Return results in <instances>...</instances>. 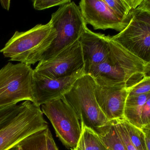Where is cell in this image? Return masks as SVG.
<instances>
[{
	"instance_id": "obj_1",
	"label": "cell",
	"mask_w": 150,
	"mask_h": 150,
	"mask_svg": "<svg viewBox=\"0 0 150 150\" xmlns=\"http://www.w3.org/2000/svg\"><path fill=\"white\" fill-rule=\"evenodd\" d=\"M110 53L108 58L90 71L100 85L122 86L130 89L144 77L146 63L107 36Z\"/></svg>"
},
{
	"instance_id": "obj_2",
	"label": "cell",
	"mask_w": 150,
	"mask_h": 150,
	"mask_svg": "<svg viewBox=\"0 0 150 150\" xmlns=\"http://www.w3.org/2000/svg\"><path fill=\"white\" fill-rule=\"evenodd\" d=\"M56 36V31L50 21L37 25L26 31H16L0 52L10 61L34 65L40 61Z\"/></svg>"
},
{
	"instance_id": "obj_3",
	"label": "cell",
	"mask_w": 150,
	"mask_h": 150,
	"mask_svg": "<svg viewBox=\"0 0 150 150\" xmlns=\"http://www.w3.org/2000/svg\"><path fill=\"white\" fill-rule=\"evenodd\" d=\"M96 85L93 77L84 74L77 79L64 97L77 114L81 124L98 134L109 121L96 100Z\"/></svg>"
},
{
	"instance_id": "obj_4",
	"label": "cell",
	"mask_w": 150,
	"mask_h": 150,
	"mask_svg": "<svg viewBox=\"0 0 150 150\" xmlns=\"http://www.w3.org/2000/svg\"><path fill=\"white\" fill-rule=\"evenodd\" d=\"M50 22L56 31V38L40 61L50 60L79 40L87 27L79 6L74 1L60 6L52 14Z\"/></svg>"
},
{
	"instance_id": "obj_5",
	"label": "cell",
	"mask_w": 150,
	"mask_h": 150,
	"mask_svg": "<svg viewBox=\"0 0 150 150\" xmlns=\"http://www.w3.org/2000/svg\"><path fill=\"white\" fill-rule=\"evenodd\" d=\"M31 65L8 63L0 69V109L21 101L34 103Z\"/></svg>"
},
{
	"instance_id": "obj_6",
	"label": "cell",
	"mask_w": 150,
	"mask_h": 150,
	"mask_svg": "<svg viewBox=\"0 0 150 150\" xmlns=\"http://www.w3.org/2000/svg\"><path fill=\"white\" fill-rule=\"evenodd\" d=\"M19 113L0 129V150H9L33 134L48 128L40 106L23 102Z\"/></svg>"
},
{
	"instance_id": "obj_7",
	"label": "cell",
	"mask_w": 150,
	"mask_h": 150,
	"mask_svg": "<svg viewBox=\"0 0 150 150\" xmlns=\"http://www.w3.org/2000/svg\"><path fill=\"white\" fill-rule=\"evenodd\" d=\"M41 110L50 120L57 137L68 149L76 147L82 134L77 114L64 97L42 105Z\"/></svg>"
},
{
	"instance_id": "obj_8",
	"label": "cell",
	"mask_w": 150,
	"mask_h": 150,
	"mask_svg": "<svg viewBox=\"0 0 150 150\" xmlns=\"http://www.w3.org/2000/svg\"><path fill=\"white\" fill-rule=\"evenodd\" d=\"M111 38L144 62L150 61L149 15L135 10L125 29Z\"/></svg>"
},
{
	"instance_id": "obj_9",
	"label": "cell",
	"mask_w": 150,
	"mask_h": 150,
	"mask_svg": "<svg viewBox=\"0 0 150 150\" xmlns=\"http://www.w3.org/2000/svg\"><path fill=\"white\" fill-rule=\"evenodd\" d=\"M84 69L79 40L50 60L40 61L33 72L47 78L58 79L70 76Z\"/></svg>"
},
{
	"instance_id": "obj_10",
	"label": "cell",
	"mask_w": 150,
	"mask_h": 150,
	"mask_svg": "<svg viewBox=\"0 0 150 150\" xmlns=\"http://www.w3.org/2000/svg\"><path fill=\"white\" fill-rule=\"evenodd\" d=\"M84 74L83 69L68 77L50 79L33 72V91L34 103L40 106L63 97L71 90L77 79Z\"/></svg>"
},
{
	"instance_id": "obj_11",
	"label": "cell",
	"mask_w": 150,
	"mask_h": 150,
	"mask_svg": "<svg viewBox=\"0 0 150 150\" xmlns=\"http://www.w3.org/2000/svg\"><path fill=\"white\" fill-rule=\"evenodd\" d=\"M79 8L86 24L94 30L112 29L120 32L128 24L117 17L104 0H82Z\"/></svg>"
},
{
	"instance_id": "obj_12",
	"label": "cell",
	"mask_w": 150,
	"mask_h": 150,
	"mask_svg": "<svg viewBox=\"0 0 150 150\" xmlns=\"http://www.w3.org/2000/svg\"><path fill=\"white\" fill-rule=\"evenodd\" d=\"M129 90L124 86L100 85L96 83L95 97L108 121L124 119L125 105Z\"/></svg>"
},
{
	"instance_id": "obj_13",
	"label": "cell",
	"mask_w": 150,
	"mask_h": 150,
	"mask_svg": "<svg viewBox=\"0 0 150 150\" xmlns=\"http://www.w3.org/2000/svg\"><path fill=\"white\" fill-rule=\"evenodd\" d=\"M84 62L85 74L89 75L93 68L105 61L110 53L107 37L96 33L87 27L79 39Z\"/></svg>"
},
{
	"instance_id": "obj_14",
	"label": "cell",
	"mask_w": 150,
	"mask_h": 150,
	"mask_svg": "<svg viewBox=\"0 0 150 150\" xmlns=\"http://www.w3.org/2000/svg\"><path fill=\"white\" fill-rule=\"evenodd\" d=\"M150 97V93L128 96L124 110V119L142 129V111L144 104Z\"/></svg>"
},
{
	"instance_id": "obj_15",
	"label": "cell",
	"mask_w": 150,
	"mask_h": 150,
	"mask_svg": "<svg viewBox=\"0 0 150 150\" xmlns=\"http://www.w3.org/2000/svg\"><path fill=\"white\" fill-rule=\"evenodd\" d=\"M110 9L120 20L129 23L131 13L142 0H104Z\"/></svg>"
},
{
	"instance_id": "obj_16",
	"label": "cell",
	"mask_w": 150,
	"mask_h": 150,
	"mask_svg": "<svg viewBox=\"0 0 150 150\" xmlns=\"http://www.w3.org/2000/svg\"><path fill=\"white\" fill-rule=\"evenodd\" d=\"M98 134L108 150H127L120 137L114 121L109 122Z\"/></svg>"
},
{
	"instance_id": "obj_17",
	"label": "cell",
	"mask_w": 150,
	"mask_h": 150,
	"mask_svg": "<svg viewBox=\"0 0 150 150\" xmlns=\"http://www.w3.org/2000/svg\"><path fill=\"white\" fill-rule=\"evenodd\" d=\"M47 129L28 136L17 146L22 150H47Z\"/></svg>"
},
{
	"instance_id": "obj_18",
	"label": "cell",
	"mask_w": 150,
	"mask_h": 150,
	"mask_svg": "<svg viewBox=\"0 0 150 150\" xmlns=\"http://www.w3.org/2000/svg\"><path fill=\"white\" fill-rule=\"evenodd\" d=\"M130 141L137 150H148L146 138L142 129L129 123L124 119H121Z\"/></svg>"
},
{
	"instance_id": "obj_19",
	"label": "cell",
	"mask_w": 150,
	"mask_h": 150,
	"mask_svg": "<svg viewBox=\"0 0 150 150\" xmlns=\"http://www.w3.org/2000/svg\"><path fill=\"white\" fill-rule=\"evenodd\" d=\"M81 126V137L86 150H108L97 133L83 124Z\"/></svg>"
},
{
	"instance_id": "obj_20",
	"label": "cell",
	"mask_w": 150,
	"mask_h": 150,
	"mask_svg": "<svg viewBox=\"0 0 150 150\" xmlns=\"http://www.w3.org/2000/svg\"><path fill=\"white\" fill-rule=\"evenodd\" d=\"M23 106L22 103L0 109V129L19 113Z\"/></svg>"
},
{
	"instance_id": "obj_21",
	"label": "cell",
	"mask_w": 150,
	"mask_h": 150,
	"mask_svg": "<svg viewBox=\"0 0 150 150\" xmlns=\"http://www.w3.org/2000/svg\"><path fill=\"white\" fill-rule=\"evenodd\" d=\"M150 93V77H144V78L129 90V96L141 95Z\"/></svg>"
},
{
	"instance_id": "obj_22",
	"label": "cell",
	"mask_w": 150,
	"mask_h": 150,
	"mask_svg": "<svg viewBox=\"0 0 150 150\" xmlns=\"http://www.w3.org/2000/svg\"><path fill=\"white\" fill-rule=\"evenodd\" d=\"M71 1L70 0H35L33 5L35 9L42 10L58 5L62 6Z\"/></svg>"
},
{
	"instance_id": "obj_23",
	"label": "cell",
	"mask_w": 150,
	"mask_h": 150,
	"mask_svg": "<svg viewBox=\"0 0 150 150\" xmlns=\"http://www.w3.org/2000/svg\"><path fill=\"white\" fill-rule=\"evenodd\" d=\"M114 121L116 129H117V131L120 135V137L121 138L127 150H137L130 141L121 119Z\"/></svg>"
},
{
	"instance_id": "obj_24",
	"label": "cell",
	"mask_w": 150,
	"mask_h": 150,
	"mask_svg": "<svg viewBox=\"0 0 150 150\" xmlns=\"http://www.w3.org/2000/svg\"><path fill=\"white\" fill-rule=\"evenodd\" d=\"M150 119V97L148 99L143 107L141 121L142 128L146 125Z\"/></svg>"
},
{
	"instance_id": "obj_25",
	"label": "cell",
	"mask_w": 150,
	"mask_h": 150,
	"mask_svg": "<svg viewBox=\"0 0 150 150\" xmlns=\"http://www.w3.org/2000/svg\"><path fill=\"white\" fill-rule=\"evenodd\" d=\"M47 150H59L48 128L47 129Z\"/></svg>"
},
{
	"instance_id": "obj_26",
	"label": "cell",
	"mask_w": 150,
	"mask_h": 150,
	"mask_svg": "<svg viewBox=\"0 0 150 150\" xmlns=\"http://www.w3.org/2000/svg\"><path fill=\"white\" fill-rule=\"evenodd\" d=\"M135 10L150 16V0H142L141 4Z\"/></svg>"
},
{
	"instance_id": "obj_27",
	"label": "cell",
	"mask_w": 150,
	"mask_h": 150,
	"mask_svg": "<svg viewBox=\"0 0 150 150\" xmlns=\"http://www.w3.org/2000/svg\"><path fill=\"white\" fill-rule=\"evenodd\" d=\"M145 135L148 150H150V119L142 129Z\"/></svg>"
},
{
	"instance_id": "obj_28",
	"label": "cell",
	"mask_w": 150,
	"mask_h": 150,
	"mask_svg": "<svg viewBox=\"0 0 150 150\" xmlns=\"http://www.w3.org/2000/svg\"><path fill=\"white\" fill-rule=\"evenodd\" d=\"M72 150H86L84 145L83 141V140L81 136L76 147Z\"/></svg>"
},
{
	"instance_id": "obj_29",
	"label": "cell",
	"mask_w": 150,
	"mask_h": 150,
	"mask_svg": "<svg viewBox=\"0 0 150 150\" xmlns=\"http://www.w3.org/2000/svg\"><path fill=\"white\" fill-rule=\"evenodd\" d=\"M0 3H1L2 7L4 9L8 11L9 10L10 7V1H1V0L0 1Z\"/></svg>"
},
{
	"instance_id": "obj_30",
	"label": "cell",
	"mask_w": 150,
	"mask_h": 150,
	"mask_svg": "<svg viewBox=\"0 0 150 150\" xmlns=\"http://www.w3.org/2000/svg\"><path fill=\"white\" fill-rule=\"evenodd\" d=\"M144 77H150V61L145 65L144 70Z\"/></svg>"
},
{
	"instance_id": "obj_31",
	"label": "cell",
	"mask_w": 150,
	"mask_h": 150,
	"mask_svg": "<svg viewBox=\"0 0 150 150\" xmlns=\"http://www.w3.org/2000/svg\"><path fill=\"white\" fill-rule=\"evenodd\" d=\"M9 150H22L21 149H20V148H19V147H18V146H15V147H13V148H11V149H9Z\"/></svg>"
},
{
	"instance_id": "obj_32",
	"label": "cell",
	"mask_w": 150,
	"mask_h": 150,
	"mask_svg": "<svg viewBox=\"0 0 150 150\" xmlns=\"http://www.w3.org/2000/svg\"></svg>"
}]
</instances>
